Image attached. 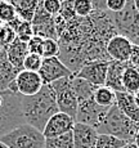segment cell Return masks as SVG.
I'll return each mask as SVG.
<instances>
[{
  "label": "cell",
  "instance_id": "31",
  "mask_svg": "<svg viewBox=\"0 0 139 148\" xmlns=\"http://www.w3.org/2000/svg\"><path fill=\"white\" fill-rule=\"evenodd\" d=\"M42 42H44V39L40 38V36L34 35L32 38H31L30 40L27 41V49H28V53L41 56V53H42Z\"/></svg>",
  "mask_w": 139,
  "mask_h": 148
},
{
  "label": "cell",
  "instance_id": "23",
  "mask_svg": "<svg viewBox=\"0 0 139 148\" xmlns=\"http://www.w3.org/2000/svg\"><path fill=\"white\" fill-rule=\"evenodd\" d=\"M94 101L97 102L101 107L111 108L116 104V92L110 89L108 86L103 85V86H98L94 92Z\"/></svg>",
  "mask_w": 139,
  "mask_h": 148
},
{
  "label": "cell",
  "instance_id": "3",
  "mask_svg": "<svg viewBox=\"0 0 139 148\" xmlns=\"http://www.w3.org/2000/svg\"><path fill=\"white\" fill-rule=\"evenodd\" d=\"M138 130V122L130 120L115 104L113 107L110 108V111L107 112L106 117L101 124V126L97 129V132L99 134H108L116 136L126 143H134Z\"/></svg>",
  "mask_w": 139,
  "mask_h": 148
},
{
  "label": "cell",
  "instance_id": "26",
  "mask_svg": "<svg viewBox=\"0 0 139 148\" xmlns=\"http://www.w3.org/2000/svg\"><path fill=\"white\" fill-rule=\"evenodd\" d=\"M126 144V142L121 140L116 136L108 134H99L97 143H95V148H123Z\"/></svg>",
  "mask_w": 139,
  "mask_h": 148
},
{
  "label": "cell",
  "instance_id": "14",
  "mask_svg": "<svg viewBox=\"0 0 139 148\" xmlns=\"http://www.w3.org/2000/svg\"><path fill=\"white\" fill-rule=\"evenodd\" d=\"M73 125H75V119H72L66 113L57 112L47 122L44 130H42V135L45 136V139L63 135L66 133L72 132Z\"/></svg>",
  "mask_w": 139,
  "mask_h": 148
},
{
  "label": "cell",
  "instance_id": "4",
  "mask_svg": "<svg viewBox=\"0 0 139 148\" xmlns=\"http://www.w3.org/2000/svg\"><path fill=\"white\" fill-rule=\"evenodd\" d=\"M3 103L0 106V136L8 134L16 127L26 124L22 112V95L12 90L0 93Z\"/></svg>",
  "mask_w": 139,
  "mask_h": 148
},
{
  "label": "cell",
  "instance_id": "18",
  "mask_svg": "<svg viewBox=\"0 0 139 148\" xmlns=\"http://www.w3.org/2000/svg\"><path fill=\"white\" fill-rule=\"evenodd\" d=\"M116 106L130 120L139 124V106L133 94H129L126 92L116 93Z\"/></svg>",
  "mask_w": 139,
  "mask_h": 148
},
{
  "label": "cell",
  "instance_id": "38",
  "mask_svg": "<svg viewBox=\"0 0 139 148\" xmlns=\"http://www.w3.org/2000/svg\"><path fill=\"white\" fill-rule=\"evenodd\" d=\"M134 98H135V102H137V104L139 106V92H138V93H135V94H134Z\"/></svg>",
  "mask_w": 139,
  "mask_h": 148
},
{
  "label": "cell",
  "instance_id": "33",
  "mask_svg": "<svg viewBox=\"0 0 139 148\" xmlns=\"http://www.w3.org/2000/svg\"><path fill=\"white\" fill-rule=\"evenodd\" d=\"M127 0H107V10L110 13H118L126 7Z\"/></svg>",
  "mask_w": 139,
  "mask_h": 148
},
{
  "label": "cell",
  "instance_id": "17",
  "mask_svg": "<svg viewBox=\"0 0 139 148\" xmlns=\"http://www.w3.org/2000/svg\"><path fill=\"white\" fill-rule=\"evenodd\" d=\"M126 66L127 62L110 61L106 76V86H108L110 89H112L116 93L125 92L123 86V73Z\"/></svg>",
  "mask_w": 139,
  "mask_h": 148
},
{
  "label": "cell",
  "instance_id": "2",
  "mask_svg": "<svg viewBox=\"0 0 139 148\" xmlns=\"http://www.w3.org/2000/svg\"><path fill=\"white\" fill-rule=\"evenodd\" d=\"M22 112L26 124L42 132L49 119L59 112L52 86L44 85L38 94L22 97Z\"/></svg>",
  "mask_w": 139,
  "mask_h": 148
},
{
  "label": "cell",
  "instance_id": "25",
  "mask_svg": "<svg viewBox=\"0 0 139 148\" xmlns=\"http://www.w3.org/2000/svg\"><path fill=\"white\" fill-rule=\"evenodd\" d=\"M45 148H75L72 132L54 138L45 139Z\"/></svg>",
  "mask_w": 139,
  "mask_h": 148
},
{
  "label": "cell",
  "instance_id": "36",
  "mask_svg": "<svg viewBox=\"0 0 139 148\" xmlns=\"http://www.w3.org/2000/svg\"><path fill=\"white\" fill-rule=\"evenodd\" d=\"M134 144H135V147L137 148H139V130L137 133V136H135V139H134Z\"/></svg>",
  "mask_w": 139,
  "mask_h": 148
},
{
  "label": "cell",
  "instance_id": "8",
  "mask_svg": "<svg viewBox=\"0 0 139 148\" xmlns=\"http://www.w3.org/2000/svg\"><path fill=\"white\" fill-rule=\"evenodd\" d=\"M108 111L110 108L101 107L99 104H97L94 98H90L88 101L79 103L75 122H81V124L89 125L94 129H98L101 126V124L103 122Z\"/></svg>",
  "mask_w": 139,
  "mask_h": 148
},
{
  "label": "cell",
  "instance_id": "41",
  "mask_svg": "<svg viewBox=\"0 0 139 148\" xmlns=\"http://www.w3.org/2000/svg\"><path fill=\"white\" fill-rule=\"evenodd\" d=\"M133 44H134V45H138V47H139V36H138L137 39H135L134 41H133Z\"/></svg>",
  "mask_w": 139,
  "mask_h": 148
},
{
  "label": "cell",
  "instance_id": "19",
  "mask_svg": "<svg viewBox=\"0 0 139 148\" xmlns=\"http://www.w3.org/2000/svg\"><path fill=\"white\" fill-rule=\"evenodd\" d=\"M18 72L19 71L14 68L8 61L5 50L1 49L0 50V93L8 90L9 85L16 80Z\"/></svg>",
  "mask_w": 139,
  "mask_h": 148
},
{
  "label": "cell",
  "instance_id": "7",
  "mask_svg": "<svg viewBox=\"0 0 139 148\" xmlns=\"http://www.w3.org/2000/svg\"><path fill=\"white\" fill-rule=\"evenodd\" d=\"M71 79L72 77H64L61 80H57L52 82L50 86L55 93L58 111L75 119L79 108V99L72 89Z\"/></svg>",
  "mask_w": 139,
  "mask_h": 148
},
{
  "label": "cell",
  "instance_id": "6",
  "mask_svg": "<svg viewBox=\"0 0 139 148\" xmlns=\"http://www.w3.org/2000/svg\"><path fill=\"white\" fill-rule=\"evenodd\" d=\"M111 17L117 34L125 36L131 42L139 36V12L134 0H127L126 7L118 13H111Z\"/></svg>",
  "mask_w": 139,
  "mask_h": 148
},
{
  "label": "cell",
  "instance_id": "37",
  "mask_svg": "<svg viewBox=\"0 0 139 148\" xmlns=\"http://www.w3.org/2000/svg\"><path fill=\"white\" fill-rule=\"evenodd\" d=\"M123 148H137V147H135V144H134V143H127L126 146H124Z\"/></svg>",
  "mask_w": 139,
  "mask_h": 148
},
{
  "label": "cell",
  "instance_id": "16",
  "mask_svg": "<svg viewBox=\"0 0 139 148\" xmlns=\"http://www.w3.org/2000/svg\"><path fill=\"white\" fill-rule=\"evenodd\" d=\"M5 50V54H7L8 61L10 62V64L17 68L18 71L23 70V62L25 58L28 54V49H27V42L19 40V39H16L12 44H9L8 47L3 48Z\"/></svg>",
  "mask_w": 139,
  "mask_h": 148
},
{
  "label": "cell",
  "instance_id": "9",
  "mask_svg": "<svg viewBox=\"0 0 139 148\" xmlns=\"http://www.w3.org/2000/svg\"><path fill=\"white\" fill-rule=\"evenodd\" d=\"M42 86H44V82L39 72L22 70L18 72L16 80L9 85L8 89L14 93H19L22 97H31L38 94Z\"/></svg>",
  "mask_w": 139,
  "mask_h": 148
},
{
  "label": "cell",
  "instance_id": "28",
  "mask_svg": "<svg viewBox=\"0 0 139 148\" xmlns=\"http://www.w3.org/2000/svg\"><path fill=\"white\" fill-rule=\"evenodd\" d=\"M73 10H75L76 17L80 18H86L92 16L94 12V8L90 0H75L73 1Z\"/></svg>",
  "mask_w": 139,
  "mask_h": 148
},
{
  "label": "cell",
  "instance_id": "34",
  "mask_svg": "<svg viewBox=\"0 0 139 148\" xmlns=\"http://www.w3.org/2000/svg\"><path fill=\"white\" fill-rule=\"evenodd\" d=\"M129 63L131 64L133 67H135L139 70V47L138 45L133 44L131 56H130V58H129Z\"/></svg>",
  "mask_w": 139,
  "mask_h": 148
},
{
  "label": "cell",
  "instance_id": "30",
  "mask_svg": "<svg viewBox=\"0 0 139 148\" xmlns=\"http://www.w3.org/2000/svg\"><path fill=\"white\" fill-rule=\"evenodd\" d=\"M42 59L44 58L41 56L28 53L23 62V70L32 71V72H39V70L41 68V64H42Z\"/></svg>",
  "mask_w": 139,
  "mask_h": 148
},
{
  "label": "cell",
  "instance_id": "39",
  "mask_svg": "<svg viewBox=\"0 0 139 148\" xmlns=\"http://www.w3.org/2000/svg\"><path fill=\"white\" fill-rule=\"evenodd\" d=\"M134 4H135V8H137L139 12V0H134Z\"/></svg>",
  "mask_w": 139,
  "mask_h": 148
},
{
  "label": "cell",
  "instance_id": "44",
  "mask_svg": "<svg viewBox=\"0 0 139 148\" xmlns=\"http://www.w3.org/2000/svg\"><path fill=\"white\" fill-rule=\"evenodd\" d=\"M0 50H1V48H0Z\"/></svg>",
  "mask_w": 139,
  "mask_h": 148
},
{
  "label": "cell",
  "instance_id": "12",
  "mask_svg": "<svg viewBox=\"0 0 139 148\" xmlns=\"http://www.w3.org/2000/svg\"><path fill=\"white\" fill-rule=\"evenodd\" d=\"M110 61H92L84 64L75 76L81 77L84 80L89 81L94 86H103L106 85V76H107V68H108Z\"/></svg>",
  "mask_w": 139,
  "mask_h": 148
},
{
  "label": "cell",
  "instance_id": "21",
  "mask_svg": "<svg viewBox=\"0 0 139 148\" xmlns=\"http://www.w3.org/2000/svg\"><path fill=\"white\" fill-rule=\"evenodd\" d=\"M71 82H72L73 92H75V94L79 99V103L93 98L95 89L98 88V86H94L93 84H90L89 81L84 80V79H81V77H77V76H75V75L71 79Z\"/></svg>",
  "mask_w": 139,
  "mask_h": 148
},
{
  "label": "cell",
  "instance_id": "32",
  "mask_svg": "<svg viewBox=\"0 0 139 148\" xmlns=\"http://www.w3.org/2000/svg\"><path fill=\"white\" fill-rule=\"evenodd\" d=\"M42 8L45 9V12L49 13L50 16H57L61 13L62 3L59 0H44L42 1Z\"/></svg>",
  "mask_w": 139,
  "mask_h": 148
},
{
  "label": "cell",
  "instance_id": "40",
  "mask_svg": "<svg viewBox=\"0 0 139 148\" xmlns=\"http://www.w3.org/2000/svg\"><path fill=\"white\" fill-rule=\"evenodd\" d=\"M0 148H9V147H8L7 144H4L1 140H0Z\"/></svg>",
  "mask_w": 139,
  "mask_h": 148
},
{
  "label": "cell",
  "instance_id": "5",
  "mask_svg": "<svg viewBox=\"0 0 139 148\" xmlns=\"http://www.w3.org/2000/svg\"><path fill=\"white\" fill-rule=\"evenodd\" d=\"M0 140L9 148H45V136L42 132L28 124H23L0 136Z\"/></svg>",
  "mask_w": 139,
  "mask_h": 148
},
{
  "label": "cell",
  "instance_id": "35",
  "mask_svg": "<svg viewBox=\"0 0 139 148\" xmlns=\"http://www.w3.org/2000/svg\"><path fill=\"white\" fill-rule=\"evenodd\" d=\"M93 4V8L97 12H104L107 10V0H90Z\"/></svg>",
  "mask_w": 139,
  "mask_h": 148
},
{
  "label": "cell",
  "instance_id": "22",
  "mask_svg": "<svg viewBox=\"0 0 139 148\" xmlns=\"http://www.w3.org/2000/svg\"><path fill=\"white\" fill-rule=\"evenodd\" d=\"M123 86L124 90L129 94L134 95L139 92V70L133 67L129 62L123 73Z\"/></svg>",
  "mask_w": 139,
  "mask_h": 148
},
{
  "label": "cell",
  "instance_id": "20",
  "mask_svg": "<svg viewBox=\"0 0 139 148\" xmlns=\"http://www.w3.org/2000/svg\"><path fill=\"white\" fill-rule=\"evenodd\" d=\"M4 1H8L13 5L17 16L22 21L31 22L35 16L36 9L42 4L44 0H4Z\"/></svg>",
  "mask_w": 139,
  "mask_h": 148
},
{
  "label": "cell",
  "instance_id": "11",
  "mask_svg": "<svg viewBox=\"0 0 139 148\" xmlns=\"http://www.w3.org/2000/svg\"><path fill=\"white\" fill-rule=\"evenodd\" d=\"M34 35L40 36L42 39H53L58 41V34L54 23V17L45 12L42 4L36 9L35 16L31 21Z\"/></svg>",
  "mask_w": 139,
  "mask_h": 148
},
{
  "label": "cell",
  "instance_id": "1",
  "mask_svg": "<svg viewBox=\"0 0 139 148\" xmlns=\"http://www.w3.org/2000/svg\"><path fill=\"white\" fill-rule=\"evenodd\" d=\"M115 35H117V30L108 10H94L86 18L76 17L67 22L58 39L61 48L59 58L73 75L88 62L110 61L106 45Z\"/></svg>",
  "mask_w": 139,
  "mask_h": 148
},
{
  "label": "cell",
  "instance_id": "43",
  "mask_svg": "<svg viewBox=\"0 0 139 148\" xmlns=\"http://www.w3.org/2000/svg\"><path fill=\"white\" fill-rule=\"evenodd\" d=\"M61 3H66V1H68V0H59Z\"/></svg>",
  "mask_w": 139,
  "mask_h": 148
},
{
  "label": "cell",
  "instance_id": "15",
  "mask_svg": "<svg viewBox=\"0 0 139 148\" xmlns=\"http://www.w3.org/2000/svg\"><path fill=\"white\" fill-rule=\"evenodd\" d=\"M99 133L97 129L89 126V125L75 122L72 129L73 144L75 148H95Z\"/></svg>",
  "mask_w": 139,
  "mask_h": 148
},
{
  "label": "cell",
  "instance_id": "13",
  "mask_svg": "<svg viewBox=\"0 0 139 148\" xmlns=\"http://www.w3.org/2000/svg\"><path fill=\"white\" fill-rule=\"evenodd\" d=\"M131 49L133 42L120 34L112 36L106 45V52L110 61L129 62V58L131 56Z\"/></svg>",
  "mask_w": 139,
  "mask_h": 148
},
{
  "label": "cell",
  "instance_id": "29",
  "mask_svg": "<svg viewBox=\"0 0 139 148\" xmlns=\"http://www.w3.org/2000/svg\"><path fill=\"white\" fill-rule=\"evenodd\" d=\"M61 53V48H59V42L53 39H44L42 42V58H53V57H59Z\"/></svg>",
  "mask_w": 139,
  "mask_h": 148
},
{
  "label": "cell",
  "instance_id": "27",
  "mask_svg": "<svg viewBox=\"0 0 139 148\" xmlns=\"http://www.w3.org/2000/svg\"><path fill=\"white\" fill-rule=\"evenodd\" d=\"M17 18L18 16L13 5L8 1L0 0V22L4 25H9Z\"/></svg>",
  "mask_w": 139,
  "mask_h": 148
},
{
  "label": "cell",
  "instance_id": "10",
  "mask_svg": "<svg viewBox=\"0 0 139 148\" xmlns=\"http://www.w3.org/2000/svg\"><path fill=\"white\" fill-rule=\"evenodd\" d=\"M44 85H50L52 82L57 80H61L64 77H72L73 72L70 70L59 57H53V58H44L42 59L41 68L39 70Z\"/></svg>",
  "mask_w": 139,
  "mask_h": 148
},
{
  "label": "cell",
  "instance_id": "42",
  "mask_svg": "<svg viewBox=\"0 0 139 148\" xmlns=\"http://www.w3.org/2000/svg\"><path fill=\"white\" fill-rule=\"evenodd\" d=\"M1 103H3V99H1V95H0V106H1Z\"/></svg>",
  "mask_w": 139,
  "mask_h": 148
},
{
  "label": "cell",
  "instance_id": "24",
  "mask_svg": "<svg viewBox=\"0 0 139 148\" xmlns=\"http://www.w3.org/2000/svg\"><path fill=\"white\" fill-rule=\"evenodd\" d=\"M8 26L13 28V31L16 32L17 39H19V40H22L25 42H27L34 36V31H32V26H31V22L22 21L19 17L17 19H14L12 23H9Z\"/></svg>",
  "mask_w": 139,
  "mask_h": 148
}]
</instances>
